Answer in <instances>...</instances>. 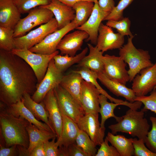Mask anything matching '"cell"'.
Here are the masks:
<instances>
[{"label":"cell","instance_id":"cell-31","mask_svg":"<svg viewBox=\"0 0 156 156\" xmlns=\"http://www.w3.org/2000/svg\"><path fill=\"white\" fill-rule=\"evenodd\" d=\"M94 6V3L88 1H81L76 3L73 8L75 12L73 20L77 27L83 25L91 15Z\"/></svg>","mask_w":156,"mask_h":156},{"label":"cell","instance_id":"cell-16","mask_svg":"<svg viewBox=\"0 0 156 156\" xmlns=\"http://www.w3.org/2000/svg\"><path fill=\"white\" fill-rule=\"evenodd\" d=\"M100 91L92 83L83 80L80 97L81 107L86 114L99 113Z\"/></svg>","mask_w":156,"mask_h":156},{"label":"cell","instance_id":"cell-1","mask_svg":"<svg viewBox=\"0 0 156 156\" xmlns=\"http://www.w3.org/2000/svg\"><path fill=\"white\" fill-rule=\"evenodd\" d=\"M38 82L30 66L11 51L0 49V100L10 106L21 100L27 93L32 95Z\"/></svg>","mask_w":156,"mask_h":156},{"label":"cell","instance_id":"cell-5","mask_svg":"<svg viewBox=\"0 0 156 156\" xmlns=\"http://www.w3.org/2000/svg\"><path fill=\"white\" fill-rule=\"evenodd\" d=\"M51 10L41 6L34 8L21 18L14 29V38L23 36L34 27L45 24L53 18Z\"/></svg>","mask_w":156,"mask_h":156},{"label":"cell","instance_id":"cell-32","mask_svg":"<svg viewBox=\"0 0 156 156\" xmlns=\"http://www.w3.org/2000/svg\"><path fill=\"white\" fill-rule=\"evenodd\" d=\"M107 98L105 95L101 94L99 97V102L100 106L99 113L101 117L100 126L101 128H105V124L106 120L111 118H114L117 122L121 120L122 117L116 116L114 110L116 107L120 105L119 104L107 101Z\"/></svg>","mask_w":156,"mask_h":156},{"label":"cell","instance_id":"cell-20","mask_svg":"<svg viewBox=\"0 0 156 156\" xmlns=\"http://www.w3.org/2000/svg\"><path fill=\"white\" fill-rule=\"evenodd\" d=\"M51 10L58 24V29L68 25L75 18V12L73 7L58 0H51L48 5L41 6Z\"/></svg>","mask_w":156,"mask_h":156},{"label":"cell","instance_id":"cell-42","mask_svg":"<svg viewBox=\"0 0 156 156\" xmlns=\"http://www.w3.org/2000/svg\"><path fill=\"white\" fill-rule=\"evenodd\" d=\"M108 142L106 137L97 151L96 156H120L116 148L112 145H109Z\"/></svg>","mask_w":156,"mask_h":156},{"label":"cell","instance_id":"cell-37","mask_svg":"<svg viewBox=\"0 0 156 156\" xmlns=\"http://www.w3.org/2000/svg\"><path fill=\"white\" fill-rule=\"evenodd\" d=\"M133 0H120L118 5L105 18L104 20L118 21L123 18V12Z\"/></svg>","mask_w":156,"mask_h":156},{"label":"cell","instance_id":"cell-7","mask_svg":"<svg viewBox=\"0 0 156 156\" xmlns=\"http://www.w3.org/2000/svg\"><path fill=\"white\" fill-rule=\"evenodd\" d=\"M58 29L57 22L53 18L48 23L40 25L28 34L14 38L16 48L29 49L41 42L48 35Z\"/></svg>","mask_w":156,"mask_h":156},{"label":"cell","instance_id":"cell-26","mask_svg":"<svg viewBox=\"0 0 156 156\" xmlns=\"http://www.w3.org/2000/svg\"><path fill=\"white\" fill-rule=\"evenodd\" d=\"M25 106L38 120H41L47 125L53 132L55 133L49 121L48 113L43 101L38 103L34 101L28 93H25L22 99Z\"/></svg>","mask_w":156,"mask_h":156},{"label":"cell","instance_id":"cell-13","mask_svg":"<svg viewBox=\"0 0 156 156\" xmlns=\"http://www.w3.org/2000/svg\"><path fill=\"white\" fill-rule=\"evenodd\" d=\"M77 123L80 129L87 133L96 146H100L104 140L105 128L101 127L99 113L86 114Z\"/></svg>","mask_w":156,"mask_h":156},{"label":"cell","instance_id":"cell-12","mask_svg":"<svg viewBox=\"0 0 156 156\" xmlns=\"http://www.w3.org/2000/svg\"><path fill=\"white\" fill-rule=\"evenodd\" d=\"M132 81L131 89L136 96H145L156 86V62L151 66L142 70Z\"/></svg>","mask_w":156,"mask_h":156},{"label":"cell","instance_id":"cell-21","mask_svg":"<svg viewBox=\"0 0 156 156\" xmlns=\"http://www.w3.org/2000/svg\"><path fill=\"white\" fill-rule=\"evenodd\" d=\"M98 79L111 92L117 96L123 97L128 102L133 103L135 101L136 96L132 89L125 85L111 80L103 73H97Z\"/></svg>","mask_w":156,"mask_h":156},{"label":"cell","instance_id":"cell-46","mask_svg":"<svg viewBox=\"0 0 156 156\" xmlns=\"http://www.w3.org/2000/svg\"><path fill=\"white\" fill-rule=\"evenodd\" d=\"M29 156H46L44 142L39 143L30 153Z\"/></svg>","mask_w":156,"mask_h":156},{"label":"cell","instance_id":"cell-14","mask_svg":"<svg viewBox=\"0 0 156 156\" xmlns=\"http://www.w3.org/2000/svg\"><path fill=\"white\" fill-rule=\"evenodd\" d=\"M124 36L118 33H114L112 28L101 23L96 46L103 53L109 50L120 49L124 43Z\"/></svg>","mask_w":156,"mask_h":156},{"label":"cell","instance_id":"cell-19","mask_svg":"<svg viewBox=\"0 0 156 156\" xmlns=\"http://www.w3.org/2000/svg\"><path fill=\"white\" fill-rule=\"evenodd\" d=\"M21 14L12 0H0V26L14 29Z\"/></svg>","mask_w":156,"mask_h":156},{"label":"cell","instance_id":"cell-45","mask_svg":"<svg viewBox=\"0 0 156 156\" xmlns=\"http://www.w3.org/2000/svg\"><path fill=\"white\" fill-rule=\"evenodd\" d=\"M98 3L102 10L109 13L115 7L114 0H99Z\"/></svg>","mask_w":156,"mask_h":156},{"label":"cell","instance_id":"cell-48","mask_svg":"<svg viewBox=\"0 0 156 156\" xmlns=\"http://www.w3.org/2000/svg\"><path fill=\"white\" fill-rule=\"evenodd\" d=\"M19 156H29L27 148L20 145H17Z\"/></svg>","mask_w":156,"mask_h":156},{"label":"cell","instance_id":"cell-35","mask_svg":"<svg viewBox=\"0 0 156 156\" xmlns=\"http://www.w3.org/2000/svg\"><path fill=\"white\" fill-rule=\"evenodd\" d=\"M21 14L28 13L31 9L48 5L51 0H12Z\"/></svg>","mask_w":156,"mask_h":156},{"label":"cell","instance_id":"cell-22","mask_svg":"<svg viewBox=\"0 0 156 156\" xmlns=\"http://www.w3.org/2000/svg\"><path fill=\"white\" fill-rule=\"evenodd\" d=\"M62 114L63 118L62 130L60 137L56 142L59 147L67 146L75 143L80 130L77 123L66 116Z\"/></svg>","mask_w":156,"mask_h":156},{"label":"cell","instance_id":"cell-23","mask_svg":"<svg viewBox=\"0 0 156 156\" xmlns=\"http://www.w3.org/2000/svg\"><path fill=\"white\" fill-rule=\"evenodd\" d=\"M83 80L80 74L73 70L63 75L60 84L81 106L80 97Z\"/></svg>","mask_w":156,"mask_h":156},{"label":"cell","instance_id":"cell-17","mask_svg":"<svg viewBox=\"0 0 156 156\" xmlns=\"http://www.w3.org/2000/svg\"><path fill=\"white\" fill-rule=\"evenodd\" d=\"M88 37L86 32L79 30L67 34L60 41L57 49L60 50L62 55L74 56L77 51L81 50L83 41Z\"/></svg>","mask_w":156,"mask_h":156},{"label":"cell","instance_id":"cell-38","mask_svg":"<svg viewBox=\"0 0 156 156\" xmlns=\"http://www.w3.org/2000/svg\"><path fill=\"white\" fill-rule=\"evenodd\" d=\"M135 101H140L144 104L142 109L145 112L150 110L156 114V90L153 89L148 96H136Z\"/></svg>","mask_w":156,"mask_h":156},{"label":"cell","instance_id":"cell-4","mask_svg":"<svg viewBox=\"0 0 156 156\" xmlns=\"http://www.w3.org/2000/svg\"><path fill=\"white\" fill-rule=\"evenodd\" d=\"M134 36L128 38L127 43L119 49V55L129 66L128 70L129 81H132L135 77L142 69L152 66L148 51L137 49L133 45Z\"/></svg>","mask_w":156,"mask_h":156},{"label":"cell","instance_id":"cell-15","mask_svg":"<svg viewBox=\"0 0 156 156\" xmlns=\"http://www.w3.org/2000/svg\"><path fill=\"white\" fill-rule=\"evenodd\" d=\"M109 14L102 10L99 7L98 0L94 2V6L92 13L87 21L83 25L76 29L86 32L88 35L86 40L90 41L93 44L96 45L99 26L105 18Z\"/></svg>","mask_w":156,"mask_h":156},{"label":"cell","instance_id":"cell-44","mask_svg":"<svg viewBox=\"0 0 156 156\" xmlns=\"http://www.w3.org/2000/svg\"><path fill=\"white\" fill-rule=\"evenodd\" d=\"M19 156L17 145H12L9 147L0 145V156Z\"/></svg>","mask_w":156,"mask_h":156},{"label":"cell","instance_id":"cell-34","mask_svg":"<svg viewBox=\"0 0 156 156\" xmlns=\"http://www.w3.org/2000/svg\"><path fill=\"white\" fill-rule=\"evenodd\" d=\"M14 29L0 26V49L11 51L16 48Z\"/></svg>","mask_w":156,"mask_h":156},{"label":"cell","instance_id":"cell-3","mask_svg":"<svg viewBox=\"0 0 156 156\" xmlns=\"http://www.w3.org/2000/svg\"><path fill=\"white\" fill-rule=\"evenodd\" d=\"M145 112L142 109L137 111L130 108L121 120L108 127L113 134H116L118 132L127 133L133 137L143 139L145 142L150 128L148 120L144 118Z\"/></svg>","mask_w":156,"mask_h":156},{"label":"cell","instance_id":"cell-25","mask_svg":"<svg viewBox=\"0 0 156 156\" xmlns=\"http://www.w3.org/2000/svg\"><path fill=\"white\" fill-rule=\"evenodd\" d=\"M7 106L10 111L15 116L23 118L40 129L53 132L47 125L39 121L36 118L33 114L25 106L22 99L16 103Z\"/></svg>","mask_w":156,"mask_h":156},{"label":"cell","instance_id":"cell-2","mask_svg":"<svg viewBox=\"0 0 156 156\" xmlns=\"http://www.w3.org/2000/svg\"><path fill=\"white\" fill-rule=\"evenodd\" d=\"M29 123L23 118L14 116L7 105L0 102V132L5 140V147L16 145L28 148L29 138L26 128Z\"/></svg>","mask_w":156,"mask_h":156},{"label":"cell","instance_id":"cell-28","mask_svg":"<svg viewBox=\"0 0 156 156\" xmlns=\"http://www.w3.org/2000/svg\"><path fill=\"white\" fill-rule=\"evenodd\" d=\"M26 129L29 138V145L27 148L29 156L33 149L39 143L57 137L56 134L53 132L40 129L30 123Z\"/></svg>","mask_w":156,"mask_h":156},{"label":"cell","instance_id":"cell-11","mask_svg":"<svg viewBox=\"0 0 156 156\" xmlns=\"http://www.w3.org/2000/svg\"><path fill=\"white\" fill-rule=\"evenodd\" d=\"M77 27L76 23L73 20L64 27L58 29L48 35L41 42L29 50L37 53L46 55L52 54L57 50V45L64 36Z\"/></svg>","mask_w":156,"mask_h":156},{"label":"cell","instance_id":"cell-29","mask_svg":"<svg viewBox=\"0 0 156 156\" xmlns=\"http://www.w3.org/2000/svg\"><path fill=\"white\" fill-rule=\"evenodd\" d=\"M75 71L80 74L83 80L93 84L100 91L101 94L105 96L111 102L127 106L129 105V102L124 101L112 97L100 86L97 81L98 77L96 73L85 68H80L79 70Z\"/></svg>","mask_w":156,"mask_h":156},{"label":"cell","instance_id":"cell-40","mask_svg":"<svg viewBox=\"0 0 156 156\" xmlns=\"http://www.w3.org/2000/svg\"><path fill=\"white\" fill-rule=\"evenodd\" d=\"M133 146L135 156H156V153L151 151L145 146L144 140L142 139L132 138Z\"/></svg>","mask_w":156,"mask_h":156},{"label":"cell","instance_id":"cell-30","mask_svg":"<svg viewBox=\"0 0 156 156\" xmlns=\"http://www.w3.org/2000/svg\"><path fill=\"white\" fill-rule=\"evenodd\" d=\"M88 48L86 47L79 54L74 56L57 54L53 57L55 65L56 67L63 73L68 68L75 64L79 63L86 55Z\"/></svg>","mask_w":156,"mask_h":156},{"label":"cell","instance_id":"cell-39","mask_svg":"<svg viewBox=\"0 0 156 156\" xmlns=\"http://www.w3.org/2000/svg\"><path fill=\"white\" fill-rule=\"evenodd\" d=\"M149 119L152 123V128L148 133L145 143L151 151L156 153V117L151 116Z\"/></svg>","mask_w":156,"mask_h":156},{"label":"cell","instance_id":"cell-49","mask_svg":"<svg viewBox=\"0 0 156 156\" xmlns=\"http://www.w3.org/2000/svg\"><path fill=\"white\" fill-rule=\"evenodd\" d=\"M154 89H155V90H156V86H155V87Z\"/></svg>","mask_w":156,"mask_h":156},{"label":"cell","instance_id":"cell-18","mask_svg":"<svg viewBox=\"0 0 156 156\" xmlns=\"http://www.w3.org/2000/svg\"><path fill=\"white\" fill-rule=\"evenodd\" d=\"M43 101L48 113L49 122L58 138L62 132L63 118L53 89H51L47 93Z\"/></svg>","mask_w":156,"mask_h":156},{"label":"cell","instance_id":"cell-27","mask_svg":"<svg viewBox=\"0 0 156 156\" xmlns=\"http://www.w3.org/2000/svg\"><path fill=\"white\" fill-rule=\"evenodd\" d=\"M109 142L116 149L120 156L134 155V149L132 138H127L123 135H115L108 132L106 136Z\"/></svg>","mask_w":156,"mask_h":156},{"label":"cell","instance_id":"cell-24","mask_svg":"<svg viewBox=\"0 0 156 156\" xmlns=\"http://www.w3.org/2000/svg\"><path fill=\"white\" fill-rule=\"evenodd\" d=\"M89 52L77 64L76 66L80 68H85L96 73H103L104 65L102 59L103 53L99 50L96 46L91 44H87Z\"/></svg>","mask_w":156,"mask_h":156},{"label":"cell","instance_id":"cell-8","mask_svg":"<svg viewBox=\"0 0 156 156\" xmlns=\"http://www.w3.org/2000/svg\"><path fill=\"white\" fill-rule=\"evenodd\" d=\"M53 91L61 113L77 123L85 114L82 107L60 85Z\"/></svg>","mask_w":156,"mask_h":156},{"label":"cell","instance_id":"cell-47","mask_svg":"<svg viewBox=\"0 0 156 156\" xmlns=\"http://www.w3.org/2000/svg\"><path fill=\"white\" fill-rule=\"evenodd\" d=\"M65 4L73 7L77 2L81 1H88L95 2L97 0H58Z\"/></svg>","mask_w":156,"mask_h":156},{"label":"cell","instance_id":"cell-41","mask_svg":"<svg viewBox=\"0 0 156 156\" xmlns=\"http://www.w3.org/2000/svg\"><path fill=\"white\" fill-rule=\"evenodd\" d=\"M60 156H87L75 143L67 146L59 147Z\"/></svg>","mask_w":156,"mask_h":156},{"label":"cell","instance_id":"cell-10","mask_svg":"<svg viewBox=\"0 0 156 156\" xmlns=\"http://www.w3.org/2000/svg\"><path fill=\"white\" fill-rule=\"evenodd\" d=\"M101 58L104 65L103 73L107 77L125 85L129 81L126 63L121 56L107 54Z\"/></svg>","mask_w":156,"mask_h":156},{"label":"cell","instance_id":"cell-36","mask_svg":"<svg viewBox=\"0 0 156 156\" xmlns=\"http://www.w3.org/2000/svg\"><path fill=\"white\" fill-rule=\"evenodd\" d=\"M106 25L116 29L118 33L124 36H133L130 30L131 21L128 17L123 18L118 21H107Z\"/></svg>","mask_w":156,"mask_h":156},{"label":"cell","instance_id":"cell-6","mask_svg":"<svg viewBox=\"0 0 156 156\" xmlns=\"http://www.w3.org/2000/svg\"><path fill=\"white\" fill-rule=\"evenodd\" d=\"M11 52L23 59L32 68L37 77L38 85L44 77L50 61L59 53L57 50L51 54H42L33 52L26 49L16 48Z\"/></svg>","mask_w":156,"mask_h":156},{"label":"cell","instance_id":"cell-33","mask_svg":"<svg viewBox=\"0 0 156 156\" xmlns=\"http://www.w3.org/2000/svg\"><path fill=\"white\" fill-rule=\"evenodd\" d=\"M76 143L87 156H96L97 151L96 146L85 131L80 130Z\"/></svg>","mask_w":156,"mask_h":156},{"label":"cell","instance_id":"cell-43","mask_svg":"<svg viewBox=\"0 0 156 156\" xmlns=\"http://www.w3.org/2000/svg\"><path fill=\"white\" fill-rule=\"evenodd\" d=\"M56 137H54L50 141L47 140L44 142L46 156H60L59 148L56 142L55 141Z\"/></svg>","mask_w":156,"mask_h":156},{"label":"cell","instance_id":"cell-9","mask_svg":"<svg viewBox=\"0 0 156 156\" xmlns=\"http://www.w3.org/2000/svg\"><path fill=\"white\" fill-rule=\"evenodd\" d=\"M63 76V73L55 66L53 58L50 61L46 74L31 96L35 102L42 101L47 93L60 85Z\"/></svg>","mask_w":156,"mask_h":156}]
</instances>
